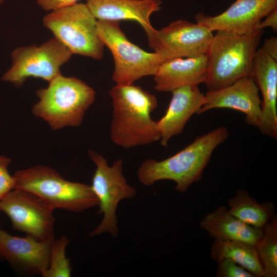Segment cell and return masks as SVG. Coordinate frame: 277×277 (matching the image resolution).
<instances>
[{
    "instance_id": "6da1fadb",
    "label": "cell",
    "mask_w": 277,
    "mask_h": 277,
    "mask_svg": "<svg viewBox=\"0 0 277 277\" xmlns=\"http://www.w3.org/2000/svg\"><path fill=\"white\" fill-rule=\"evenodd\" d=\"M112 117L110 137L116 145L131 148L160 141L156 122L151 117L156 96L140 86L116 84L109 90Z\"/></svg>"
},
{
    "instance_id": "7a4b0ae2",
    "label": "cell",
    "mask_w": 277,
    "mask_h": 277,
    "mask_svg": "<svg viewBox=\"0 0 277 277\" xmlns=\"http://www.w3.org/2000/svg\"><path fill=\"white\" fill-rule=\"evenodd\" d=\"M229 135L227 129L221 126L196 137L175 154L161 161L147 159L139 167L137 177L144 186L153 185L161 180H171L175 189L185 192L200 180L214 150Z\"/></svg>"
},
{
    "instance_id": "3957f363",
    "label": "cell",
    "mask_w": 277,
    "mask_h": 277,
    "mask_svg": "<svg viewBox=\"0 0 277 277\" xmlns=\"http://www.w3.org/2000/svg\"><path fill=\"white\" fill-rule=\"evenodd\" d=\"M263 34V30L248 34L216 31L206 53L208 71L205 84L208 91L252 76L254 55Z\"/></svg>"
},
{
    "instance_id": "277c9868",
    "label": "cell",
    "mask_w": 277,
    "mask_h": 277,
    "mask_svg": "<svg viewBox=\"0 0 277 277\" xmlns=\"http://www.w3.org/2000/svg\"><path fill=\"white\" fill-rule=\"evenodd\" d=\"M39 101L33 113L46 121L53 130L81 125L86 110L94 102L95 92L83 81L62 74L48 86L36 91Z\"/></svg>"
},
{
    "instance_id": "5b68a950",
    "label": "cell",
    "mask_w": 277,
    "mask_h": 277,
    "mask_svg": "<svg viewBox=\"0 0 277 277\" xmlns=\"http://www.w3.org/2000/svg\"><path fill=\"white\" fill-rule=\"evenodd\" d=\"M13 176L14 189L31 192L54 209L81 212L98 206L90 185L66 180L48 167L38 165L18 170Z\"/></svg>"
},
{
    "instance_id": "8992f818",
    "label": "cell",
    "mask_w": 277,
    "mask_h": 277,
    "mask_svg": "<svg viewBox=\"0 0 277 277\" xmlns=\"http://www.w3.org/2000/svg\"><path fill=\"white\" fill-rule=\"evenodd\" d=\"M98 35L110 50L114 60L112 79L116 84H133L147 76H153L166 60L160 53L148 52L130 42L119 22L97 20Z\"/></svg>"
},
{
    "instance_id": "52a82bcc",
    "label": "cell",
    "mask_w": 277,
    "mask_h": 277,
    "mask_svg": "<svg viewBox=\"0 0 277 277\" xmlns=\"http://www.w3.org/2000/svg\"><path fill=\"white\" fill-rule=\"evenodd\" d=\"M43 23L72 54L102 58L104 45L98 35L97 19L86 3L50 11Z\"/></svg>"
},
{
    "instance_id": "ba28073f",
    "label": "cell",
    "mask_w": 277,
    "mask_h": 277,
    "mask_svg": "<svg viewBox=\"0 0 277 277\" xmlns=\"http://www.w3.org/2000/svg\"><path fill=\"white\" fill-rule=\"evenodd\" d=\"M88 155L94 163V171L91 186L98 201V214H103L100 224L90 233L95 236L108 232L113 237L118 234L116 210L123 199L134 197L136 189L130 186L123 174V161L115 160L111 166L102 155L93 150Z\"/></svg>"
},
{
    "instance_id": "9c48e42d",
    "label": "cell",
    "mask_w": 277,
    "mask_h": 277,
    "mask_svg": "<svg viewBox=\"0 0 277 277\" xmlns=\"http://www.w3.org/2000/svg\"><path fill=\"white\" fill-rule=\"evenodd\" d=\"M72 53L55 37L39 46L16 48L11 53L12 64L2 80L18 86L29 77L40 78L50 82L61 75V67Z\"/></svg>"
},
{
    "instance_id": "30bf717a",
    "label": "cell",
    "mask_w": 277,
    "mask_h": 277,
    "mask_svg": "<svg viewBox=\"0 0 277 277\" xmlns=\"http://www.w3.org/2000/svg\"><path fill=\"white\" fill-rule=\"evenodd\" d=\"M54 208L37 195L15 188L0 200V211L10 219L14 230L40 241L54 239Z\"/></svg>"
},
{
    "instance_id": "8fae6325",
    "label": "cell",
    "mask_w": 277,
    "mask_h": 277,
    "mask_svg": "<svg viewBox=\"0 0 277 277\" xmlns=\"http://www.w3.org/2000/svg\"><path fill=\"white\" fill-rule=\"evenodd\" d=\"M145 31L150 48L166 61L206 54L214 35L203 26L184 19L172 22L160 30L153 27Z\"/></svg>"
},
{
    "instance_id": "7c38bea8",
    "label": "cell",
    "mask_w": 277,
    "mask_h": 277,
    "mask_svg": "<svg viewBox=\"0 0 277 277\" xmlns=\"http://www.w3.org/2000/svg\"><path fill=\"white\" fill-rule=\"evenodd\" d=\"M277 8V0H236L216 16L196 14V23L211 31H223L240 34L258 29L262 20Z\"/></svg>"
},
{
    "instance_id": "4fadbf2b",
    "label": "cell",
    "mask_w": 277,
    "mask_h": 277,
    "mask_svg": "<svg viewBox=\"0 0 277 277\" xmlns=\"http://www.w3.org/2000/svg\"><path fill=\"white\" fill-rule=\"evenodd\" d=\"M259 90L252 76L242 78L221 89L208 91L197 114L215 108H229L243 112L245 122L257 127L261 113Z\"/></svg>"
},
{
    "instance_id": "5bb4252c",
    "label": "cell",
    "mask_w": 277,
    "mask_h": 277,
    "mask_svg": "<svg viewBox=\"0 0 277 277\" xmlns=\"http://www.w3.org/2000/svg\"><path fill=\"white\" fill-rule=\"evenodd\" d=\"M252 77L261 93V113L256 127L264 135L277 137V60L261 48L253 60Z\"/></svg>"
},
{
    "instance_id": "9a60e30c",
    "label": "cell",
    "mask_w": 277,
    "mask_h": 277,
    "mask_svg": "<svg viewBox=\"0 0 277 277\" xmlns=\"http://www.w3.org/2000/svg\"><path fill=\"white\" fill-rule=\"evenodd\" d=\"M52 242L28 235L13 236L0 229V256L18 268L44 277L49 265Z\"/></svg>"
},
{
    "instance_id": "2e32d148",
    "label": "cell",
    "mask_w": 277,
    "mask_h": 277,
    "mask_svg": "<svg viewBox=\"0 0 277 277\" xmlns=\"http://www.w3.org/2000/svg\"><path fill=\"white\" fill-rule=\"evenodd\" d=\"M171 92L166 113L156 122L163 147H167L171 138L182 133L187 122L205 103V94L196 85L181 87Z\"/></svg>"
},
{
    "instance_id": "e0dca14e",
    "label": "cell",
    "mask_w": 277,
    "mask_h": 277,
    "mask_svg": "<svg viewBox=\"0 0 277 277\" xmlns=\"http://www.w3.org/2000/svg\"><path fill=\"white\" fill-rule=\"evenodd\" d=\"M208 62L206 54L189 57L170 59L163 63L153 75L154 88L161 92H171L186 86L206 82Z\"/></svg>"
},
{
    "instance_id": "ac0fdd59",
    "label": "cell",
    "mask_w": 277,
    "mask_h": 277,
    "mask_svg": "<svg viewBox=\"0 0 277 277\" xmlns=\"http://www.w3.org/2000/svg\"><path fill=\"white\" fill-rule=\"evenodd\" d=\"M86 5L97 20L138 23L145 31L151 29V14L161 8V0H87Z\"/></svg>"
},
{
    "instance_id": "d6986e66",
    "label": "cell",
    "mask_w": 277,
    "mask_h": 277,
    "mask_svg": "<svg viewBox=\"0 0 277 277\" xmlns=\"http://www.w3.org/2000/svg\"><path fill=\"white\" fill-rule=\"evenodd\" d=\"M200 226L214 239L241 241L255 246L263 233V229L250 226L234 216L223 205L207 213Z\"/></svg>"
},
{
    "instance_id": "ffe728a7",
    "label": "cell",
    "mask_w": 277,
    "mask_h": 277,
    "mask_svg": "<svg viewBox=\"0 0 277 277\" xmlns=\"http://www.w3.org/2000/svg\"><path fill=\"white\" fill-rule=\"evenodd\" d=\"M211 256L217 263L229 260L245 268L254 277H264L256 247L249 243L214 239L211 247Z\"/></svg>"
},
{
    "instance_id": "44dd1931",
    "label": "cell",
    "mask_w": 277,
    "mask_h": 277,
    "mask_svg": "<svg viewBox=\"0 0 277 277\" xmlns=\"http://www.w3.org/2000/svg\"><path fill=\"white\" fill-rule=\"evenodd\" d=\"M230 213L244 223L263 229L274 214L270 202L259 204L244 190L239 189L228 201Z\"/></svg>"
},
{
    "instance_id": "7402d4cb",
    "label": "cell",
    "mask_w": 277,
    "mask_h": 277,
    "mask_svg": "<svg viewBox=\"0 0 277 277\" xmlns=\"http://www.w3.org/2000/svg\"><path fill=\"white\" fill-rule=\"evenodd\" d=\"M263 235L255 245L264 277L277 276V218L274 214L263 228Z\"/></svg>"
},
{
    "instance_id": "603a6c76",
    "label": "cell",
    "mask_w": 277,
    "mask_h": 277,
    "mask_svg": "<svg viewBox=\"0 0 277 277\" xmlns=\"http://www.w3.org/2000/svg\"><path fill=\"white\" fill-rule=\"evenodd\" d=\"M68 239L65 235L54 239L51 244L49 265L44 277H69L71 267L66 255Z\"/></svg>"
},
{
    "instance_id": "cb8c5ba5",
    "label": "cell",
    "mask_w": 277,
    "mask_h": 277,
    "mask_svg": "<svg viewBox=\"0 0 277 277\" xmlns=\"http://www.w3.org/2000/svg\"><path fill=\"white\" fill-rule=\"evenodd\" d=\"M215 275L217 277H254L245 268L229 260L217 262Z\"/></svg>"
},
{
    "instance_id": "d4e9b609",
    "label": "cell",
    "mask_w": 277,
    "mask_h": 277,
    "mask_svg": "<svg viewBox=\"0 0 277 277\" xmlns=\"http://www.w3.org/2000/svg\"><path fill=\"white\" fill-rule=\"evenodd\" d=\"M11 161L10 159L0 155V200L15 187L14 177L8 169Z\"/></svg>"
},
{
    "instance_id": "484cf974",
    "label": "cell",
    "mask_w": 277,
    "mask_h": 277,
    "mask_svg": "<svg viewBox=\"0 0 277 277\" xmlns=\"http://www.w3.org/2000/svg\"><path fill=\"white\" fill-rule=\"evenodd\" d=\"M79 0H37V3L45 11H52L73 5Z\"/></svg>"
},
{
    "instance_id": "4316f807",
    "label": "cell",
    "mask_w": 277,
    "mask_h": 277,
    "mask_svg": "<svg viewBox=\"0 0 277 277\" xmlns=\"http://www.w3.org/2000/svg\"><path fill=\"white\" fill-rule=\"evenodd\" d=\"M265 28H271L274 31H277V8L266 15L260 23L258 29L263 30Z\"/></svg>"
},
{
    "instance_id": "83f0119b",
    "label": "cell",
    "mask_w": 277,
    "mask_h": 277,
    "mask_svg": "<svg viewBox=\"0 0 277 277\" xmlns=\"http://www.w3.org/2000/svg\"><path fill=\"white\" fill-rule=\"evenodd\" d=\"M261 48L272 58L277 60V38L276 37L272 36L266 38Z\"/></svg>"
},
{
    "instance_id": "f1b7e54d",
    "label": "cell",
    "mask_w": 277,
    "mask_h": 277,
    "mask_svg": "<svg viewBox=\"0 0 277 277\" xmlns=\"http://www.w3.org/2000/svg\"><path fill=\"white\" fill-rule=\"evenodd\" d=\"M4 0H0V4H2L4 2Z\"/></svg>"
}]
</instances>
